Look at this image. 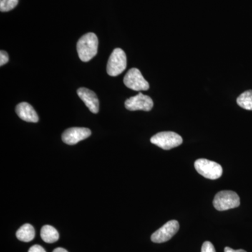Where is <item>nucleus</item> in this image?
Masks as SVG:
<instances>
[{
    "label": "nucleus",
    "mask_w": 252,
    "mask_h": 252,
    "mask_svg": "<svg viewBox=\"0 0 252 252\" xmlns=\"http://www.w3.org/2000/svg\"><path fill=\"white\" fill-rule=\"evenodd\" d=\"M77 49L79 59L83 62H89L97 54L98 39L95 34L87 33L78 41Z\"/></svg>",
    "instance_id": "nucleus-1"
},
{
    "label": "nucleus",
    "mask_w": 252,
    "mask_h": 252,
    "mask_svg": "<svg viewBox=\"0 0 252 252\" xmlns=\"http://www.w3.org/2000/svg\"><path fill=\"white\" fill-rule=\"evenodd\" d=\"M240 199L238 194L232 190H221L215 195L213 205L218 211H225L240 206Z\"/></svg>",
    "instance_id": "nucleus-2"
},
{
    "label": "nucleus",
    "mask_w": 252,
    "mask_h": 252,
    "mask_svg": "<svg viewBox=\"0 0 252 252\" xmlns=\"http://www.w3.org/2000/svg\"><path fill=\"white\" fill-rule=\"evenodd\" d=\"M194 166L200 175L209 180H217L221 177L223 173L221 165L207 159H198L194 163Z\"/></svg>",
    "instance_id": "nucleus-3"
},
{
    "label": "nucleus",
    "mask_w": 252,
    "mask_h": 252,
    "mask_svg": "<svg viewBox=\"0 0 252 252\" xmlns=\"http://www.w3.org/2000/svg\"><path fill=\"white\" fill-rule=\"evenodd\" d=\"M151 142L164 150L179 147L183 142V139L180 135L174 132H160L151 138Z\"/></svg>",
    "instance_id": "nucleus-4"
},
{
    "label": "nucleus",
    "mask_w": 252,
    "mask_h": 252,
    "mask_svg": "<svg viewBox=\"0 0 252 252\" xmlns=\"http://www.w3.org/2000/svg\"><path fill=\"white\" fill-rule=\"evenodd\" d=\"M126 67H127V57L125 52L119 48L114 49L107 63V74L112 77H117L125 70Z\"/></svg>",
    "instance_id": "nucleus-5"
},
{
    "label": "nucleus",
    "mask_w": 252,
    "mask_h": 252,
    "mask_svg": "<svg viewBox=\"0 0 252 252\" xmlns=\"http://www.w3.org/2000/svg\"><path fill=\"white\" fill-rule=\"evenodd\" d=\"M124 82L128 89L133 91H147L149 89L148 81L145 80L142 73L137 68H132L127 72Z\"/></svg>",
    "instance_id": "nucleus-6"
},
{
    "label": "nucleus",
    "mask_w": 252,
    "mask_h": 252,
    "mask_svg": "<svg viewBox=\"0 0 252 252\" xmlns=\"http://www.w3.org/2000/svg\"><path fill=\"white\" fill-rule=\"evenodd\" d=\"M179 229V222L176 220H170L154 233L151 240L155 243H165L170 240L178 232Z\"/></svg>",
    "instance_id": "nucleus-7"
},
{
    "label": "nucleus",
    "mask_w": 252,
    "mask_h": 252,
    "mask_svg": "<svg viewBox=\"0 0 252 252\" xmlns=\"http://www.w3.org/2000/svg\"><path fill=\"white\" fill-rule=\"evenodd\" d=\"M154 102L148 95L140 93L134 97L127 99L125 102L126 108L129 111L142 110L149 112L153 108Z\"/></svg>",
    "instance_id": "nucleus-8"
},
{
    "label": "nucleus",
    "mask_w": 252,
    "mask_h": 252,
    "mask_svg": "<svg viewBox=\"0 0 252 252\" xmlns=\"http://www.w3.org/2000/svg\"><path fill=\"white\" fill-rule=\"evenodd\" d=\"M91 131L86 127H70L63 132L62 140L68 145H74L90 137Z\"/></svg>",
    "instance_id": "nucleus-9"
},
{
    "label": "nucleus",
    "mask_w": 252,
    "mask_h": 252,
    "mask_svg": "<svg viewBox=\"0 0 252 252\" xmlns=\"http://www.w3.org/2000/svg\"><path fill=\"white\" fill-rule=\"evenodd\" d=\"M77 94L91 112L94 114L98 113L99 99L94 91L86 88H80L77 90Z\"/></svg>",
    "instance_id": "nucleus-10"
},
{
    "label": "nucleus",
    "mask_w": 252,
    "mask_h": 252,
    "mask_svg": "<svg viewBox=\"0 0 252 252\" xmlns=\"http://www.w3.org/2000/svg\"><path fill=\"white\" fill-rule=\"evenodd\" d=\"M16 112L18 117L25 122L36 123L39 121L37 114L32 106L28 102H21L16 106Z\"/></svg>",
    "instance_id": "nucleus-11"
},
{
    "label": "nucleus",
    "mask_w": 252,
    "mask_h": 252,
    "mask_svg": "<svg viewBox=\"0 0 252 252\" xmlns=\"http://www.w3.org/2000/svg\"><path fill=\"white\" fill-rule=\"evenodd\" d=\"M35 236V230L34 227L30 223L22 225L16 232V237L20 241L28 243L31 242Z\"/></svg>",
    "instance_id": "nucleus-12"
},
{
    "label": "nucleus",
    "mask_w": 252,
    "mask_h": 252,
    "mask_svg": "<svg viewBox=\"0 0 252 252\" xmlns=\"http://www.w3.org/2000/svg\"><path fill=\"white\" fill-rule=\"evenodd\" d=\"M41 238L46 243H54L59 240V233L54 227L45 225L41 228Z\"/></svg>",
    "instance_id": "nucleus-13"
},
{
    "label": "nucleus",
    "mask_w": 252,
    "mask_h": 252,
    "mask_svg": "<svg viewBox=\"0 0 252 252\" xmlns=\"http://www.w3.org/2000/svg\"><path fill=\"white\" fill-rule=\"evenodd\" d=\"M237 103L242 108L252 111V90L247 91L237 99Z\"/></svg>",
    "instance_id": "nucleus-14"
},
{
    "label": "nucleus",
    "mask_w": 252,
    "mask_h": 252,
    "mask_svg": "<svg viewBox=\"0 0 252 252\" xmlns=\"http://www.w3.org/2000/svg\"><path fill=\"white\" fill-rule=\"evenodd\" d=\"M19 0H1L0 1V11L1 12H7L14 9L17 6Z\"/></svg>",
    "instance_id": "nucleus-15"
},
{
    "label": "nucleus",
    "mask_w": 252,
    "mask_h": 252,
    "mask_svg": "<svg viewBox=\"0 0 252 252\" xmlns=\"http://www.w3.org/2000/svg\"><path fill=\"white\" fill-rule=\"evenodd\" d=\"M201 252H216V250L212 243L209 241H205L202 246Z\"/></svg>",
    "instance_id": "nucleus-16"
},
{
    "label": "nucleus",
    "mask_w": 252,
    "mask_h": 252,
    "mask_svg": "<svg viewBox=\"0 0 252 252\" xmlns=\"http://www.w3.org/2000/svg\"><path fill=\"white\" fill-rule=\"evenodd\" d=\"M9 62V55L6 51H0V66H3Z\"/></svg>",
    "instance_id": "nucleus-17"
},
{
    "label": "nucleus",
    "mask_w": 252,
    "mask_h": 252,
    "mask_svg": "<svg viewBox=\"0 0 252 252\" xmlns=\"http://www.w3.org/2000/svg\"><path fill=\"white\" fill-rule=\"evenodd\" d=\"M28 252H46L45 250L42 248V247L40 246V245H33L32 247H31L30 248L29 251Z\"/></svg>",
    "instance_id": "nucleus-18"
},
{
    "label": "nucleus",
    "mask_w": 252,
    "mask_h": 252,
    "mask_svg": "<svg viewBox=\"0 0 252 252\" xmlns=\"http://www.w3.org/2000/svg\"><path fill=\"white\" fill-rule=\"evenodd\" d=\"M224 252H247L243 250H234L232 248H228V247H226L224 249Z\"/></svg>",
    "instance_id": "nucleus-19"
},
{
    "label": "nucleus",
    "mask_w": 252,
    "mask_h": 252,
    "mask_svg": "<svg viewBox=\"0 0 252 252\" xmlns=\"http://www.w3.org/2000/svg\"><path fill=\"white\" fill-rule=\"evenodd\" d=\"M68 252L67 250H64V249H63L62 248H59L55 249L54 250V252Z\"/></svg>",
    "instance_id": "nucleus-20"
}]
</instances>
